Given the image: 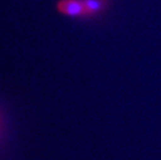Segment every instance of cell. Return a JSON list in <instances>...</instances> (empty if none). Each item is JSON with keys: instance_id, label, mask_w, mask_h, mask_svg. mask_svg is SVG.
I'll use <instances>...</instances> for the list:
<instances>
[{"instance_id": "obj_1", "label": "cell", "mask_w": 161, "mask_h": 160, "mask_svg": "<svg viewBox=\"0 0 161 160\" xmlns=\"http://www.w3.org/2000/svg\"><path fill=\"white\" fill-rule=\"evenodd\" d=\"M58 11L69 17H81L87 15L82 0H61L57 5Z\"/></svg>"}, {"instance_id": "obj_2", "label": "cell", "mask_w": 161, "mask_h": 160, "mask_svg": "<svg viewBox=\"0 0 161 160\" xmlns=\"http://www.w3.org/2000/svg\"><path fill=\"white\" fill-rule=\"evenodd\" d=\"M87 15L100 13L105 8V0H82Z\"/></svg>"}]
</instances>
